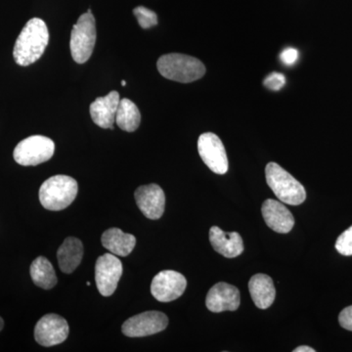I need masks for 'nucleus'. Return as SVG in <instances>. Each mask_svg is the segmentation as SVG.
<instances>
[{
    "label": "nucleus",
    "mask_w": 352,
    "mask_h": 352,
    "mask_svg": "<svg viewBox=\"0 0 352 352\" xmlns=\"http://www.w3.org/2000/svg\"><path fill=\"white\" fill-rule=\"evenodd\" d=\"M50 41V32L43 20L32 18L20 32L13 57L19 66L27 67L36 63L43 56Z\"/></svg>",
    "instance_id": "f257e3e1"
},
{
    "label": "nucleus",
    "mask_w": 352,
    "mask_h": 352,
    "mask_svg": "<svg viewBox=\"0 0 352 352\" xmlns=\"http://www.w3.org/2000/svg\"><path fill=\"white\" fill-rule=\"evenodd\" d=\"M157 67L164 78L182 83L195 82L206 74L205 65L200 60L180 53L163 55L157 60Z\"/></svg>",
    "instance_id": "f03ea898"
},
{
    "label": "nucleus",
    "mask_w": 352,
    "mask_h": 352,
    "mask_svg": "<svg viewBox=\"0 0 352 352\" xmlns=\"http://www.w3.org/2000/svg\"><path fill=\"white\" fill-rule=\"evenodd\" d=\"M78 185L68 175H54L48 178L39 189V200L44 208L50 210H65L78 196Z\"/></svg>",
    "instance_id": "7ed1b4c3"
},
{
    "label": "nucleus",
    "mask_w": 352,
    "mask_h": 352,
    "mask_svg": "<svg viewBox=\"0 0 352 352\" xmlns=\"http://www.w3.org/2000/svg\"><path fill=\"white\" fill-rule=\"evenodd\" d=\"M266 182L279 200L291 206H298L307 199L305 187L293 175L276 163L265 168Z\"/></svg>",
    "instance_id": "20e7f679"
},
{
    "label": "nucleus",
    "mask_w": 352,
    "mask_h": 352,
    "mask_svg": "<svg viewBox=\"0 0 352 352\" xmlns=\"http://www.w3.org/2000/svg\"><path fill=\"white\" fill-rule=\"evenodd\" d=\"M96 43V24L91 12L82 14L72 30L71 48L72 57L78 64H83L89 60L94 53Z\"/></svg>",
    "instance_id": "39448f33"
},
{
    "label": "nucleus",
    "mask_w": 352,
    "mask_h": 352,
    "mask_svg": "<svg viewBox=\"0 0 352 352\" xmlns=\"http://www.w3.org/2000/svg\"><path fill=\"white\" fill-rule=\"evenodd\" d=\"M54 152L53 140L46 136L32 135L18 143L13 157L21 166H34L50 161Z\"/></svg>",
    "instance_id": "423d86ee"
},
{
    "label": "nucleus",
    "mask_w": 352,
    "mask_h": 352,
    "mask_svg": "<svg viewBox=\"0 0 352 352\" xmlns=\"http://www.w3.org/2000/svg\"><path fill=\"white\" fill-rule=\"evenodd\" d=\"M198 152L204 163L217 175H226L229 164L226 148L217 134L207 132L200 135L198 140Z\"/></svg>",
    "instance_id": "0eeeda50"
},
{
    "label": "nucleus",
    "mask_w": 352,
    "mask_h": 352,
    "mask_svg": "<svg viewBox=\"0 0 352 352\" xmlns=\"http://www.w3.org/2000/svg\"><path fill=\"white\" fill-rule=\"evenodd\" d=\"M122 275V263L115 254H105L97 259L95 282L102 296H110L115 293Z\"/></svg>",
    "instance_id": "6e6552de"
},
{
    "label": "nucleus",
    "mask_w": 352,
    "mask_h": 352,
    "mask_svg": "<svg viewBox=\"0 0 352 352\" xmlns=\"http://www.w3.org/2000/svg\"><path fill=\"white\" fill-rule=\"evenodd\" d=\"M168 325V317L163 312L147 311L127 319L122 330L126 337L142 338L162 332Z\"/></svg>",
    "instance_id": "1a4fd4ad"
},
{
    "label": "nucleus",
    "mask_w": 352,
    "mask_h": 352,
    "mask_svg": "<svg viewBox=\"0 0 352 352\" xmlns=\"http://www.w3.org/2000/svg\"><path fill=\"white\" fill-rule=\"evenodd\" d=\"M187 287L186 278L173 270H164L153 279L151 293L157 300L170 302L183 295Z\"/></svg>",
    "instance_id": "9d476101"
},
{
    "label": "nucleus",
    "mask_w": 352,
    "mask_h": 352,
    "mask_svg": "<svg viewBox=\"0 0 352 352\" xmlns=\"http://www.w3.org/2000/svg\"><path fill=\"white\" fill-rule=\"evenodd\" d=\"M68 322L57 314L44 315L34 328V339L41 346L50 347L62 344L68 338Z\"/></svg>",
    "instance_id": "9b49d317"
},
{
    "label": "nucleus",
    "mask_w": 352,
    "mask_h": 352,
    "mask_svg": "<svg viewBox=\"0 0 352 352\" xmlns=\"http://www.w3.org/2000/svg\"><path fill=\"white\" fill-rule=\"evenodd\" d=\"M139 210L147 219H161L164 212L166 196L164 190L157 184L143 185L134 193Z\"/></svg>",
    "instance_id": "f8f14e48"
},
{
    "label": "nucleus",
    "mask_w": 352,
    "mask_h": 352,
    "mask_svg": "<svg viewBox=\"0 0 352 352\" xmlns=\"http://www.w3.org/2000/svg\"><path fill=\"white\" fill-rule=\"evenodd\" d=\"M240 302L239 289L232 285L223 283V282L215 284L208 291L206 298V305L208 309L214 314L235 311L239 308Z\"/></svg>",
    "instance_id": "ddd939ff"
},
{
    "label": "nucleus",
    "mask_w": 352,
    "mask_h": 352,
    "mask_svg": "<svg viewBox=\"0 0 352 352\" xmlns=\"http://www.w3.org/2000/svg\"><path fill=\"white\" fill-rule=\"evenodd\" d=\"M261 212L264 221L277 233L287 234L295 226V219L283 204L268 199L264 201Z\"/></svg>",
    "instance_id": "4468645a"
},
{
    "label": "nucleus",
    "mask_w": 352,
    "mask_h": 352,
    "mask_svg": "<svg viewBox=\"0 0 352 352\" xmlns=\"http://www.w3.org/2000/svg\"><path fill=\"white\" fill-rule=\"evenodd\" d=\"M120 94L111 91L104 97H99L90 105V116L94 124L105 129H113L118 107L120 104Z\"/></svg>",
    "instance_id": "2eb2a0df"
},
{
    "label": "nucleus",
    "mask_w": 352,
    "mask_h": 352,
    "mask_svg": "<svg viewBox=\"0 0 352 352\" xmlns=\"http://www.w3.org/2000/svg\"><path fill=\"white\" fill-rule=\"evenodd\" d=\"M210 242L214 251L227 258H236L244 252V244L239 233L224 232L217 226L210 229Z\"/></svg>",
    "instance_id": "dca6fc26"
},
{
    "label": "nucleus",
    "mask_w": 352,
    "mask_h": 352,
    "mask_svg": "<svg viewBox=\"0 0 352 352\" xmlns=\"http://www.w3.org/2000/svg\"><path fill=\"white\" fill-rule=\"evenodd\" d=\"M249 289L254 305L259 309H267L274 302L276 289L268 275H254L250 280Z\"/></svg>",
    "instance_id": "f3484780"
},
{
    "label": "nucleus",
    "mask_w": 352,
    "mask_h": 352,
    "mask_svg": "<svg viewBox=\"0 0 352 352\" xmlns=\"http://www.w3.org/2000/svg\"><path fill=\"white\" fill-rule=\"evenodd\" d=\"M82 256L83 245L80 240L75 237L67 238L57 252L60 270L67 274L73 273L82 263Z\"/></svg>",
    "instance_id": "a211bd4d"
},
{
    "label": "nucleus",
    "mask_w": 352,
    "mask_h": 352,
    "mask_svg": "<svg viewBox=\"0 0 352 352\" xmlns=\"http://www.w3.org/2000/svg\"><path fill=\"white\" fill-rule=\"evenodd\" d=\"M102 245L111 254L119 256H127L135 247L136 239L131 234L124 233L119 228H111L103 233Z\"/></svg>",
    "instance_id": "6ab92c4d"
},
{
    "label": "nucleus",
    "mask_w": 352,
    "mask_h": 352,
    "mask_svg": "<svg viewBox=\"0 0 352 352\" xmlns=\"http://www.w3.org/2000/svg\"><path fill=\"white\" fill-rule=\"evenodd\" d=\"M34 283L44 289L54 288L57 284L56 273L52 264L44 256H38L32 261L30 270Z\"/></svg>",
    "instance_id": "aec40b11"
},
{
    "label": "nucleus",
    "mask_w": 352,
    "mask_h": 352,
    "mask_svg": "<svg viewBox=\"0 0 352 352\" xmlns=\"http://www.w3.org/2000/svg\"><path fill=\"white\" fill-rule=\"evenodd\" d=\"M116 122L122 131H135L141 122V113L138 106L129 99H122L118 107Z\"/></svg>",
    "instance_id": "412c9836"
},
{
    "label": "nucleus",
    "mask_w": 352,
    "mask_h": 352,
    "mask_svg": "<svg viewBox=\"0 0 352 352\" xmlns=\"http://www.w3.org/2000/svg\"><path fill=\"white\" fill-rule=\"evenodd\" d=\"M133 14L138 21L139 25L142 29H150V28L157 25V14L144 6H138L134 8Z\"/></svg>",
    "instance_id": "4be33fe9"
},
{
    "label": "nucleus",
    "mask_w": 352,
    "mask_h": 352,
    "mask_svg": "<svg viewBox=\"0 0 352 352\" xmlns=\"http://www.w3.org/2000/svg\"><path fill=\"white\" fill-rule=\"evenodd\" d=\"M336 250L342 256H352V226L340 234L336 242Z\"/></svg>",
    "instance_id": "5701e85b"
},
{
    "label": "nucleus",
    "mask_w": 352,
    "mask_h": 352,
    "mask_svg": "<svg viewBox=\"0 0 352 352\" xmlns=\"http://www.w3.org/2000/svg\"><path fill=\"white\" fill-rule=\"evenodd\" d=\"M285 83H286V78L284 75H282L281 73H272L264 80L263 85L268 89L278 91V90L283 88Z\"/></svg>",
    "instance_id": "b1692460"
},
{
    "label": "nucleus",
    "mask_w": 352,
    "mask_h": 352,
    "mask_svg": "<svg viewBox=\"0 0 352 352\" xmlns=\"http://www.w3.org/2000/svg\"><path fill=\"white\" fill-rule=\"evenodd\" d=\"M340 325L352 332V305L346 307L339 315Z\"/></svg>",
    "instance_id": "393cba45"
},
{
    "label": "nucleus",
    "mask_w": 352,
    "mask_h": 352,
    "mask_svg": "<svg viewBox=\"0 0 352 352\" xmlns=\"http://www.w3.org/2000/svg\"><path fill=\"white\" fill-rule=\"evenodd\" d=\"M298 51L295 48H286L281 53V61L283 62L287 66H292L298 61Z\"/></svg>",
    "instance_id": "a878e982"
},
{
    "label": "nucleus",
    "mask_w": 352,
    "mask_h": 352,
    "mask_svg": "<svg viewBox=\"0 0 352 352\" xmlns=\"http://www.w3.org/2000/svg\"><path fill=\"white\" fill-rule=\"evenodd\" d=\"M294 352H315V349H312V347L302 346L296 347V349H294Z\"/></svg>",
    "instance_id": "bb28decb"
},
{
    "label": "nucleus",
    "mask_w": 352,
    "mask_h": 352,
    "mask_svg": "<svg viewBox=\"0 0 352 352\" xmlns=\"http://www.w3.org/2000/svg\"><path fill=\"white\" fill-rule=\"evenodd\" d=\"M4 327V321L3 319L0 317V332H1L2 329Z\"/></svg>",
    "instance_id": "cd10ccee"
},
{
    "label": "nucleus",
    "mask_w": 352,
    "mask_h": 352,
    "mask_svg": "<svg viewBox=\"0 0 352 352\" xmlns=\"http://www.w3.org/2000/svg\"><path fill=\"white\" fill-rule=\"evenodd\" d=\"M122 87H126V80H122Z\"/></svg>",
    "instance_id": "c85d7f7f"
}]
</instances>
